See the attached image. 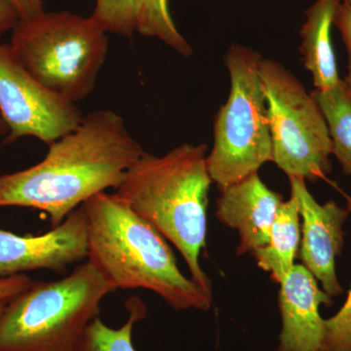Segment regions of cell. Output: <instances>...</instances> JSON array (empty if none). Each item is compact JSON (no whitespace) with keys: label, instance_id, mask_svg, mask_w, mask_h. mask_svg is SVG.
<instances>
[{"label":"cell","instance_id":"cell-1","mask_svg":"<svg viewBox=\"0 0 351 351\" xmlns=\"http://www.w3.org/2000/svg\"><path fill=\"white\" fill-rule=\"evenodd\" d=\"M145 152L119 113H89L77 128L49 145L40 162L0 175V207L34 208L56 228L93 196L119 188Z\"/></svg>","mask_w":351,"mask_h":351},{"label":"cell","instance_id":"cell-2","mask_svg":"<svg viewBox=\"0 0 351 351\" xmlns=\"http://www.w3.org/2000/svg\"><path fill=\"white\" fill-rule=\"evenodd\" d=\"M82 207L87 261L115 290L152 291L176 311L211 308L212 295L182 274L167 240L115 193H99Z\"/></svg>","mask_w":351,"mask_h":351},{"label":"cell","instance_id":"cell-3","mask_svg":"<svg viewBox=\"0 0 351 351\" xmlns=\"http://www.w3.org/2000/svg\"><path fill=\"white\" fill-rule=\"evenodd\" d=\"M207 145L182 144L164 156L145 152L127 171L115 195L181 253L191 278L212 295L201 267L206 244L208 195L212 179Z\"/></svg>","mask_w":351,"mask_h":351},{"label":"cell","instance_id":"cell-4","mask_svg":"<svg viewBox=\"0 0 351 351\" xmlns=\"http://www.w3.org/2000/svg\"><path fill=\"white\" fill-rule=\"evenodd\" d=\"M115 288L89 261L69 276L32 283L0 314V351H76Z\"/></svg>","mask_w":351,"mask_h":351},{"label":"cell","instance_id":"cell-5","mask_svg":"<svg viewBox=\"0 0 351 351\" xmlns=\"http://www.w3.org/2000/svg\"><path fill=\"white\" fill-rule=\"evenodd\" d=\"M107 34L91 17L44 11L32 19L20 20L9 45L44 87L77 104L96 86L108 56Z\"/></svg>","mask_w":351,"mask_h":351},{"label":"cell","instance_id":"cell-6","mask_svg":"<svg viewBox=\"0 0 351 351\" xmlns=\"http://www.w3.org/2000/svg\"><path fill=\"white\" fill-rule=\"evenodd\" d=\"M262 59L255 50L239 44L230 46L225 55L230 95L215 117L214 145L206 158L212 182L221 191L274 160L260 73Z\"/></svg>","mask_w":351,"mask_h":351},{"label":"cell","instance_id":"cell-7","mask_svg":"<svg viewBox=\"0 0 351 351\" xmlns=\"http://www.w3.org/2000/svg\"><path fill=\"white\" fill-rule=\"evenodd\" d=\"M272 162L288 178L315 182L332 172V145L326 121L311 92L282 64L262 59Z\"/></svg>","mask_w":351,"mask_h":351},{"label":"cell","instance_id":"cell-8","mask_svg":"<svg viewBox=\"0 0 351 351\" xmlns=\"http://www.w3.org/2000/svg\"><path fill=\"white\" fill-rule=\"evenodd\" d=\"M0 113L6 144L34 137L48 145L71 133L83 119L76 104L44 87L25 69L9 44L0 43Z\"/></svg>","mask_w":351,"mask_h":351},{"label":"cell","instance_id":"cell-9","mask_svg":"<svg viewBox=\"0 0 351 351\" xmlns=\"http://www.w3.org/2000/svg\"><path fill=\"white\" fill-rule=\"evenodd\" d=\"M87 225L82 205L61 225L39 235H19L0 228V276L47 269L64 274L87 258Z\"/></svg>","mask_w":351,"mask_h":351},{"label":"cell","instance_id":"cell-10","mask_svg":"<svg viewBox=\"0 0 351 351\" xmlns=\"http://www.w3.org/2000/svg\"><path fill=\"white\" fill-rule=\"evenodd\" d=\"M291 195L299 204L302 219L300 257L304 267L321 283L331 298L338 297L343 288L337 276L336 258L343 246V225L350 211L334 201L320 204L309 193L306 181L289 178Z\"/></svg>","mask_w":351,"mask_h":351},{"label":"cell","instance_id":"cell-11","mask_svg":"<svg viewBox=\"0 0 351 351\" xmlns=\"http://www.w3.org/2000/svg\"><path fill=\"white\" fill-rule=\"evenodd\" d=\"M332 304L311 271L295 265L280 282L281 331L276 351H324L326 329L319 308Z\"/></svg>","mask_w":351,"mask_h":351},{"label":"cell","instance_id":"cell-12","mask_svg":"<svg viewBox=\"0 0 351 351\" xmlns=\"http://www.w3.org/2000/svg\"><path fill=\"white\" fill-rule=\"evenodd\" d=\"M282 202V195L270 189L258 172L221 191L216 216L223 225L239 232V255L253 254L267 244Z\"/></svg>","mask_w":351,"mask_h":351},{"label":"cell","instance_id":"cell-13","mask_svg":"<svg viewBox=\"0 0 351 351\" xmlns=\"http://www.w3.org/2000/svg\"><path fill=\"white\" fill-rule=\"evenodd\" d=\"M341 0H316L307 9L301 29L302 63L313 76L316 90H327L341 82L332 41Z\"/></svg>","mask_w":351,"mask_h":351},{"label":"cell","instance_id":"cell-14","mask_svg":"<svg viewBox=\"0 0 351 351\" xmlns=\"http://www.w3.org/2000/svg\"><path fill=\"white\" fill-rule=\"evenodd\" d=\"M301 215L294 196L283 201L277 211L265 246L254 252L258 267L271 274L272 279L280 284L289 270L295 265V258L301 245Z\"/></svg>","mask_w":351,"mask_h":351},{"label":"cell","instance_id":"cell-15","mask_svg":"<svg viewBox=\"0 0 351 351\" xmlns=\"http://www.w3.org/2000/svg\"><path fill=\"white\" fill-rule=\"evenodd\" d=\"M326 121L332 145L343 174L351 178V91L341 80L336 86L311 92Z\"/></svg>","mask_w":351,"mask_h":351},{"label":"cell","instance_id":"cell-16","mask_svg":"<svg viewBox=\"0 0 351 351\" xmlns=\"http://www.w3.org/2000/svg\"><path fill=\"white\" fill-rule=\"evenodd\" d=\"M128 318L119 328L108 326L100 318H95L83 335L76 351H137L133 343L134 327L147 316V307L138 298L126 302Z\"/></svg>","mask_w":351,"mask_h":351},{"label":"cell","instance_id":"cell-17","mask_svg":"<svg viewBox=\"0 0 351 351\" xmlns=\"http://www.w3.org/2000/svg\"><path fill=\"white\" fill-rule=\"evenodd\" d=\"M137 32L147 38L160 39L182 56L193 54V48L176 27L168 0H138Z\"/></svg>","mask_w":351,"mask_h":351},{"label":"cell","instance_id":"cell-18","mask_svg":"<svg viewBox=\"0 0 351 351\" xmlns=\"http://www.w3.org/2000/svg\"><path fill=\"white\" fill-rule=\"evenodd\" d=\"M138 0H97L90 17L107 32L130 38L137 32Z\"/></svg>","mask_w":351,"mask_h":351},{"label":"cell","instance_id":"cell-19","mask_svg":"<svg viewBox=\"0 0 351 351\" xmlns=\"http://www.w3.org/2000/svg\"><path fill=\"white\" fill-rule=\"evenodd\" d=\"M346 204L351 212L350 196H346ZM325 329L324 351H351V287L341 308L325 319Z\"/></svg>","mask_w":351,"mask_h":351},{"label":"cell","instance_id":"cell-20","mask_svg":"<svg viewBox=\"0 0 351 351\" xmlns=\"http://www.w3.org/2000/svg\"><path fill=\"white\" fill-rule=\"evenodd\" d=\"M335 25L341 32V39L345 43L346 52H348V73L343 78V82L351 91V5L341 3L337 13Z\"/></svg>","mask_w":351,"mask_h":351},{"label":"cell","instance_id":"cell-21","mask_svg":"<svg viewBox=\"0 0 351 351\" xmlns=\"http://www.w3.org/2000/svg\"><path fill=\"white\" fill-rule=\"evenodd\" d=\"M32 284V279L25 274L2 277L0 278V304L10 302Z\"/></svg>","mask_w":351,"mask_h":351},{"label":"cell","instance_id":"cell-22","mask_svg":"<svg viewBox=\"0 0 351 351\" xmlns=\"http://www.w3.org/2000/svg\"><path fill=\"white\" fill-rule=\"evenodd\" d=\"M19 21V14L12 1L0 0V39L7 32L13 31Z\"/></svg>","mask_w":351,"mask_h":351},{"label":"cell","instance_id":"cell-23","mask_svg":"<svg viewBox=\"0 0 351 351\" xmlns=\"http://www.w3.org/2000/svg\"><path fill=\"white\" fill-rule=\"evenodd\" d=\"M20 20H29L44 12L43 0H11Z\"/></svg>","mask_w":351,"mask_h":351},{"label":"cell","instance_id":"cell-24","mask_svg":"<svg viewBox=\"0 0 351 351\" xmlns=\"http://www.w3.org/2000/svg\"><path fill=\"white\" fill-rule=\"evenodd\" d=\"M9 133L8 127H7L1 113H0V136L6 135Z\"/></svg>","mask_w":351,"mask_h":351},{"label":"cell","instance_id":"cell-25","mask_svg":"<svg viewBox=\"0 0 351 351\" xmlns=\"http://www.w3.org/2000/svg\"><path fill=\"white\" fill-rule=\"evenodd\" d=\"M7 302H1V304H0V314H1L2 311H3L4 306H5Z\"/></svg>","mask_w":351,"mask_h":351},{"label":"cell","instance_id":"cell-26","mask_svg":"<svg viewBox=\"0 0 351 351\" xmlns=\"http://www.w3.org/2000/svg\"><path fill=\"white\" fill-rule=\"evenodd\" d=\"M341 3L348 4V5H351V0H341Z\"/></svg>","mask_w":351,"mask_h":351}]
</instances>
